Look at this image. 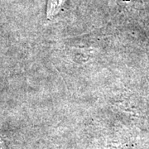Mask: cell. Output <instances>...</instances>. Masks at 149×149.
<instances>
[{
  "instance_id": "cell-1",
  "label": "cell",
  "mask_w": 149,
  "mask_h": 149,
  "mask_svg": "<svg viewBox=\"0 0 149 149\" xmlns=\"http://www.w3.org/2000/svg\"><path fill=\"white\" fill-rule=\"evenodd\" d=\"M65 0H49L48 3V15H53L56 13L62 6Z\"/></svg>"
}]
</instances>
